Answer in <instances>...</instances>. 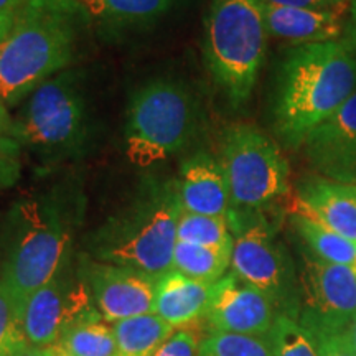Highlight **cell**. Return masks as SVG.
<instances>
[{"label":"cell","instance_id":"6da1fadb","mask_svg":"<svg viewBox=\"0 0 356 356\" xmlns=\"http://www.w3.org/2000/svg\"><path fill=\"white\" fill-rule=\"evenodd\" d=\"M356 92V50L343 38L291 47L274 97L275 132L297 149Z\"/></svg>","mask_w":356,"mask_h":356},{"label":"cell","instance_id":"7a4b0ae2","mask_svg":"<svg viewBox=\"0 0 356 356\" xmlns=\"http://www.w3.org/2000/svg\"><path fill=\"white\" fill-rule=\"evenodd\" d=\"M88 15L79 0H22L0 42V97L7 106L19 104L66 70Z\"/></svg>","mask_w":356,"mask_h":356},{"label":"cell","instance_id":"3957f363","mask_svg":"<svg viewBox=\"0 0 356 356\" xmlns=\"http://www.w3.org/2000/svg\"><path fill=\"white\" fill-rule=\"evenodd\" d=\"M177 184H152L89 239V256L159 279L172 270L180 216Z\"/></svg>","mask_w":356,"mask_h":356},{"label":"cell","instance_id":"277c9868","mask_svg":"<svg viewBox=\"0 0 356 356\" xmlns=\"http://www.w3.org/2000/svg\"><path fill=\"white\" fill-rule=\"evenodd\" d=\"M259 0H213L204 24V60L233 108L251 99L269 42Z\"/></svg>","mask_w":356,"mask_h":356},{"label":"cell","instance_id":"5b68a950","mask_svg":"<svg viewBox=\"0 0 356 356\" xmlns=\"http://www.w3.org/2000/svg\"><path fill=\"white\" fill-rule=\"evenodd\" d=\"M70 243V225L55 204L35 198L17 203L0 286L24 309L26 299L68 264Z\"/></svg>","mask_w":356,"mask_h":356},{"label":"cell","instance_id":"8992f818","mask_svg":"<svg viewBox=\"0 0 356 356\" xmlns=\"http://www.w3.org/2000/svg\"><path fill=\"white\" fill-rule=\"evenodd\" d=\"M198 129L195 97L180 83L154 79L132 96L124 129L126 155L150 167L184 150Z\"/></svg>","mask_w":356,"mask_h":356},{"label":"cell","instance_id":"52a82bcc","mask_svg":"<svg viewBox=\"0 0 356 356\" xmlns=\"http://www.w3.org/2000/svg\"><path fill=\"white\" fill-rule=\"evenodd\" d=\"M218 160L229 186V215H264L291 195L286 155L252 124H234L225 132Z\"/></svg>","mask_w":356,"mask_h":356},{"label":"cell","instance_id":"ba28073f","mask_svg":"<svg viewBox=\"0 0 356 356\" xmlns=\"http://www.w3.org/2000/svg\"><path fill=\"white\" fill-rule=\"evenodd\" d=\"M234 236L231 273L273 302L279 315L299 318L302 309L300 280L287 248L264 215H231Z\"/></svg>","mask_w":356,"mask_h":356},{"label":"cell","instance_id":"9c48e42d","mask_svg":"<svg viewBox=\"0 0 356 356\" xmlns=\"http://www.w3.org/2000/svg\"><path fill=\"white\" fill-rule=\"evenodd\" d=\"M86 127V99L78 76L63 71L30 95L12 137L43 149L73 147Z\"/></svg>","mask_w":356,"mask_h":356},{"label":"cell","instance_id":"30bf717a","mask_svg":"<svg viewBox=\"0 0 356 356\" xmlns=\"http://www.w3.org/2000/svg\"><path fill=\"white\" fill-rule=\"evenodd\" d=\"M302 309L297 318L307 332H345L356 315V273L300 251Z\"/></svg>","mask_w":356,"mask_h":356},{"label":"cell","instance_id":"8fae6325","mask_svg":"<svg viewBox=\"0 0 356 356\" xmlns=\"http://www.w3.org/2000/svg\"><path fill=\"white\" fill-rule=\"evenodd\" d=\"M78 275L96 310L108 323L152 314L157 279L132 267L81 257Z\"/></svg>","mask_w":356,"mask_h":356},{"label":"cell","instance_id":"7c38bea8","mask_svg":"<svg viewBox=\"0 0 356 356\" xmlns=\"http://www.w3.org/2000/svg\"><path fill=\"white\" fill-rule=\"evenodd\" d=\"M97 312L86 286L78 275L74 280L66 266L29 297L22 312V323L30 346L48 348L58 345L71 322Z\"/></svg>","mask_w":356,"mask_h":356},{"label":"cell","instance_id":"4fadbf2b","mask_svg":"<svg viewBox=\"0 0 356 356\" xmlns=\"http://www.w3.org/2000/svg\"><path fill=\"white\" fill-rule=\"evenodd\" d=\"M279 312L261 291L228 273L215 282L207 322L210 332L267 337Z\"/></svg>","mask_w":356,"mask_h":356},{"label":"cell","instance_id":"5bb4252c","mask_svg":"<svg viewBox=\"0 0 356 356\" xmlns=\"http://www.w3.org/2000/svg\"><path fill=\"white\" fill-rule=\"evenodd\" d=\"M302 147L317 175L356 185V92L315 127Z\"/></svg>","mask_w":356,"mask_h":356},{"label":"cell","instance_id":"9a60e30c","mask_svg":"<svg viewBox=\"0 0 356 356\" xmlns=\"http://www.w3.org/2000/svg\"><path fill=\"white\" fill-rule=\"evenodd\" d=\"M291 211L314 218L356 243V185L310 173L296 185Z\"/></svg>","mask_w":356,"mask_h":356},{"label":"cell","instance_id":"2e32d148","mask_svg":"<svg viewBox=\"0 0 356 356\" xmlns=\"http://www.w3.org/2000/svg\"><path fill=\"white\" fill-rule=\"evenodd\" d=\"M348 3L330 8H296L262 6L269 37L291 47L341 40L345 35Z\"/></svg>","mask_w":356,"mask_h":356},{"label":"cell","instance_id":"e0dca14e","mask_svg":"<svg viewBox=\"0 0 356 356\" xmlns=\"http://www.w3.org/2000/svg\"><path fill=\"white\" fill-rule=\"evenodd\" d=\"M177 195L181 211L228 218L231 195L220 160L210 155L190 159L177 181Z\"/></svg>","mask_w":356,"mask_h":356},{"label":"cell","instance_id":"ac0fdd59","mask_svg":"<svg viewBox=\"0 0 356 356\" xmlns=\"http://www.w3.org/2000/svg\"><path fill=\"white\" fill-rule=\"evenodd\" d=\"M215 284L202 282L170 270L157 279L154 314L173 328L204 320L210 309Z\"/></svg>","mask_w":356,"mask_h":356},{"label":"cell","instance_id":"d6986e66","mask_svg":"<svg viewBox=\"0 0 356 356\" xmlns=\"http://www.w3.org/2000/svg\"><path fill=\"white\" fill-rule=\"evenodd\" d=\"M173 330L172 325L154 312L115 322L113 332L118 356H154Z\"/></svg>","mask_w":356,"mask_h":356},{"label":"cell","instance_id":"ffe728a7","mask_svg":"<svg viewBox=\"0 0 356 356\" xmlns=\"http://www.w3.org/2000/svg\"><path fill=\"white\" fill-rule=\"evenodd\" d=\"M292 228L304 243V248L322 261L346 266L356 273V243L325 228L314 218L291 211Z\"/></svg>","mask_w":356,"mask_h":356},{"label":"cell","instance_id":"44dd1931","mask_svg":"<svg viewBox=\"0 0 356 356\" xmlns=\"http://www.w3.org/2000/svg\"><path fill=\"white\" fill-rule=\"evenodd\" d=\"M58 345L73 356H118L113 325L99 312L71 322L61 333Z\"/></svg>","mask_w":356,"mask_h":356},{"label":"cell","instance_id":"7402d4cb","mask_svg":"<svg viewBox=\"0 0 356 356\" xmlns=\"http://www.w3.org/2000/svg\"><path fill=\"white\" fill-rule=\"evenodd\" d=\"M229 267L231 252L228 251L184 241H177L173 249L172 270H177L190 279L215 284L228 274Z\"/></svg>","mask_w":356,"mask_h":356},{"label":"cell","instance_id":"603a6c76","mask_svg":"<svg viewBox=\"0 0 356 356\" xmlns=\"http://www.w3.org/2000/svg\"><path fill=\"white\" fill-rule=\"evenodd\" d=\"M177 241L233 252L234 236L226 218L180 211L177 221Z\"/></svg>","mask_w":356,"mask_h":356},{"label":"cell","instance_id":"cb8c5ba5","mask_svg":"<svg viewBox=\"0 0 356 356\" xmlns=\"http://www.w3.org/2000/svg\"><path fill=\"white\" fill-rule=\"evenodd\" d=\"M89 15L113 24H132L157 19L175 0H79Z\"/></svg>","mask_w":356,"mask_h":356},{"label":"cell","instance_id":"d4e9b609","mask_svg":"<svg viewBox=\"0 0 356 356\" xmlns=\"http://www.w3.org/2000/svg\"><path fill=\"white\" fill-rule=\"evenodd\" d=\"M198 356H275L269 337L208 332L200 343Z\"/></svg>","mask_w":356,"mask_h":356},{"label":"cell","instance_id":"484cf974","mask_svg":"<svg viewBox=\"0 0 356 356\" xmlns=\"http://www.w3.org/2000/svg\"><path fill=\"white\" fill-rule=\"evenodd\" d=\"M267 337L275 356H318L314 338L296 318L279 315Z\"/></svg>","mask_w":356,"mask_h":356},{"label":"cell","instance_id":"4316f807","mask_svg":"<svg viewBox=\"0 0 356 356\" xmlns=\"http://www.w3.org/2000/svg\"><path fill=\"white\" fill-rule=\"evenodd\" d=\"M22 310L10 292L0 286V356H13L30 346L22 323Z\"/></svg>","mask_w":356,"mask_h":356},{"label":"cell","instance_id":"83f0119b","mask_svg":"<svg viewBox=\"0 0 356 356\" xmlns=\"http://www.w3.org/2000/svg\"><path fill=\"white\" fill-rule=\"evenodd\" d=\"M22 173V144L10 136L0 137V190L10 188Z\"/></svg>","mask_w":356,"mask_h":356},{"label":"cell","instance_id":"f1b7e54d","mask_svg":"<svg viewBox=\"0 0 356 356\" xmlns=\"http://www.w3.org/2000/svg\"><path fill=\"white\" fill-rule=\"evenodd\" d=\"M202 340L203 337L190 325L175 328L154 356H198Z\"/></svg>","mask_w":356,"mask_h":356},{"label":"cell","instance_id":"f546056e","mask_svg":"<svg viewBox=\"0 0 356 356\" xmlns=\"http://www.w3.org/2000/svg\"><path fill=\"white\" fill-rule=\"evenodd\" d=\"M309 333L317 345L318 356H356L346 330H317Z\"/></svg>","mask_w":356,"mask_h":356},{"label":"cell","instance_id":"4dcf8cb0","mask_svg":"<svg viewBox=\"0 0 356 356\" xmlns=\"http://www.w3.org/2000/svg\"><path fill=\"white\" fill-rule=\"evenodd\" d=\"M261 6L296 7V8H330L337 7L335 0H259Z\"/></svg>","mask_w":356,"mask_h":356},{"label":"cell","instance_id":"1f68e13d","mask_svg":"<svg viewBox=\"0 0 356 356\" xmlns=\"http://www.w3.org/2000/svg\"><path fill=\"white\" fill-rule=\"evenodd\" d=\"M343 40L356 50V0H351L348 6V19H346Z\"/></svg>","mask_w":356,"mask_h":356},{"label":"cell","instance_id":"d6a6232c","mask_svg":"<svg viewBox=\"0 0 356 356\" xmlns=\"http://www.w3.org/2000/svg\"><path fill=\"white\" fill-rule=\"evenodd\" d=\"M12 131H13V121H12L10 114H8L6 101L0 97V137H3V136L12 137Z\"/></svg>","mask_w":356,"mask_h":356},{"label":"cell","instance_id":"836d02e7","mask_svg":"<svg viewBox=\"0 0 356 356\" xmlns=\"http://www.w3.org/2000/svg\"><path fill=\"white\" fill-rule=\"evenodd\" d=\"M13 24V13H0V42L7 37Z\"/></svg>","mask_w":356,"mask_h":356},{"label":"cell","instance_id":"e575fe53","mask_svg":"<svg viewBox=\"0 0 356 356\" xmlns=\"http://www.w3.org/2000/svg\"><path fill=\"white\" fill-rule=\"evenodd\" d=\"M22 0H0V13H15Z\"/></svg>","mask_w":356,"mask_h":356},{"label":"cell","instance_id":"d590c367","mask_svg":"<svg viewBox=\"0 0 356 356\" xmlns=\"http://www.w3.org/2000/svg\"><path fill=\"white\" fill-rule=\"evenodd\" d=\"M13 356H48V348H37V346H26Z\"/></svg>","mask_w":356,"mask_h":356},{"label":"cell","instance_id":"8d00e7d4","mask_svg":"<svg viewBox=\"0 0 356 356\" xmlns=\"http://www.w3.org/2000/svg\"><path fill=\"white\" fill-rule=\"evenodd\" d=\"M346 335H348L350 343H351V346H353V350L356 351V315H355V318L351 320L350 327L346 328Z\"/></svg>","mask_w":356,"mask_h":356},{"label":"cell","instance_id":"74e56055","mask_svg":"<svg viewBox=\"0 0 356 356\" xmlns=\"http://www.w3.org/2000/svg\"><path fill=\"white\" fill-rule=\"evenodd\" d=\"M48 356H73V355L61 348L60 345H53V346H48Z\"/></svg>","mask_w":356,"mask_h":356},{"label":"cell","instance_id":"f35d334b","mask_svg":"<svg viewBox=\"0 0 356 356\" xmlns=\"http://www.w3.org/2000/svg\"><path fill=\"white\" fill-rule=\"evenodd\" d=\"M351 0H335L337 6H345V3H350Z\"/></svg>","mask_w":356,"mask_h":356}]
</instances>
